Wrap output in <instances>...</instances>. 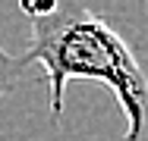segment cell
Returning <instances> with one entry per match:
<instances>
[{"label":"cell","instance_id":"obj_1","mask_svg":"<svg viewBox=\"0 0 148 141\" xmlns=\"http://www.w3.org/2000/svg\"><path fill=\"white\" fill-rule=\"evenodd\" d=\"M29 16L25 66L38 63L51 85V113L60 119L73 79L110 88L126 116L117 141H148V6L129 0L19 3Z\"/></svg>","mask_w":148,"mask_h":141},{"label":"cell","instance_id":"obj_2","mask_svg":"<svg viewBox=\"0 0 148 141\" xmlns=\"http://www.w3.org/2000/svg\"><path fill=\"white\" fill-rule=\"evenodd\" d=\"M22 72H25V60L22 56H10L3 50V44H0V100H3L6 91H13V85H16V79Z\"/></svg>","mask_w":148,"mask_h":141}]
</instances>
